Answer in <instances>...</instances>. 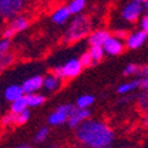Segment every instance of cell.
<instances>
[{
	"instance_id": "1",
	"label": "cell",
	"mask_w": 148,
	"mask_h": 148,
	"mask_svg": "<svg viewBox=\"0 0 148 148\" xmlns=\"http://www.w3.org/2000/svg\"><path fill=\"white\" fill-rule=\"evenodd\" d=\"M77 140L91 148H108L115 139L114 131L101 121L86 120L77 128Z\"/></svg>"
},
{
	"instance_id": "2",
	"label": "cell",
	"mask_w": 148,
	"mask_h": 148,
	"mask_svg": "<svg viewBox=\"0 0 148 148\" xmlns=\"http://www.w3.org/2000/svg\"><path fill=\"white\" fill-rule=\"evenodd\" d=\"M91 27H92V23L88 16H84V15L76 16L64 35V41L75 43V41L82 40L91 32Z\"/></svg>"
},
{
	"instance_id": "3",
	"label": "cell",
	"mask_w": 148,
	"mask_h": 148,
	"mask_svg": "<svg viewBox=\"0 0 148 148\" xmlns=\"http://www.w3.org/2000/svg\"><path fill=\"white\" fill-rule=\"evenodd\" d=\"M24 1L21 0H0V17L3 19H15L21 11Z\"/></svg>"
},
{
	"instance_id": "4",
	"label": "cell",
	"mask_w": 148,
	"mask_h": 148,
	"mask_svg": "<svg viewBox=\"0 0 148 148\" xmlns=\"http://www.w3.org/2000/svg\"><path fill=\"white\" fill-rule=\"evenodd\" d=\"M141 11H143V1L140 0H135V1H131L128 3L123 10V17L128 21H136L138 17L140 16Z\"/></svg>"
},
{
	"instance_id": "5",
	"label": "cell",
	"mask_w": 148,
	"mask_h": 148,
	"mask_svg": "<svg viewBox=\"0 0 148 148\" xmlns=\"http://www.w3.org/2000/svg\"><path fill=\"white\" fill-rule=\"evenodd\" d=\"M90 111L88 110H80V108L76 107L75 111H73L72 114H71V116L68 117V124L69 127L72 128H79L80 125H82L84 121H86V119L88 116H90Z\"/></svg>"
},
{
	"instance_id": "6",
	"label": "cell",
	"mask_w": 148,
	"mask_h": 148,
	"mask_svg": "<svg viewBox=\"0 0 148 148\" xmlns=\"http://www.w3.org/2000/svg\"><path fill=\"white\" fill-rule=\"evenodd\" d=\"M82 64L77 59H71L68 62L63 66V71H64V77L66 79H72V77H76L82 72Z\"/></svg>"
},
{
	"instance_id": "7",
	"label": "cell",
	"mask_w": 148,
	"mask_h": 148,
	"mask_svg": "<svg viewBox=\"0 0 148 148\" xmlns=\"http://www.w3.org/2000/svg\"><path fill=\"white\" fill-rule=\"evenodd\" d=\"M43 77L41 76H34V77H29L27 79L23 84H21V90L23 92L27 93V95H32L35 91H38L39 88L43 87Z\"/></svg>"
},
{
	"instance_id": "8",
	"label": "cell",
	"mask_w": 148,
	"mask_h": 148,
	"mask_svg": "<svg viewBox=\"0 0 148 148\" xmlns=\"http://www.w3.org/2000/svg\"><path fill=\"white\" fill-rule=\"evenodd\" d=\"M123 43H121L119 39H116L114 36H111L107 41H106V44L103 45V49L107 52L108 55H119L123 52Z\"/></svg>"
},
{
	"instance_id": "9",
	"label": "cell",
	"mask_w": 148,
	"mask_h": 148,
	"mask_svg": "<svg viewBox=\"0 0 148 148\" xmlns=\"http://www.w3.org/2000/svg\"><path fill=\"white\" fill-rule=\"evenodd\" d=\"M111 38L110 32L100 29V31H95L90 35V44L91 47H103L106 44V41Z\"/></svg>"
},
{
	"instance_id": "10",
	"label": "cell",
	"mask_w": 148,
	"mask_h": 148,
	"mask_svg": "<svg viewBox=\"0 0 148 148\" xmlns=\"http://www.w3.org/2000/svg\"><path fill=\"white\" fill-rule=\"evenodd\" d=\"M145 39H147V34H145L144 31L135 32V34L130 35L127 38V47L131 49H136L144 43Z\"/></svg>"
},
{
	"instance_id": "11",
	"label": "cell",
	"mask_w": 148,
	"mask_h": 148,
	"mask_svg": "<svg viewBox=\"0 0 148 148\" xmlns=\"http://www.w3.org/2000/svg\"><path fill=\"white\" fill-rule=\"evenodd\" d=\"M69 15H71V12L68 10V5H62L52 14V21L55 24H63L68 20Z\"/></svg>"
},
{
	"instance_id": "12",
	"label": "cell",
	"mask_w": 148,
	"mask_h": 148,
	"mask_svg": "<svg viewBox=\"0 0 148 148\" xmlns=\"http://www.w3.org/2000/svg\"><path fill=\"white\" fill-rule=\"evenodd\" d=\"M23 90H21V87L19 86H10L7 87V90H5V92H4V96H5V99L8 100V101H16V100L21 99L23 97Z\"/></svg>"
},
{
	"instance_id": "13",
	"label": "cell",
	"mask_w": 148,
	"mask_h": 148,
	"mask_svg": "<svg viewBox=\"0 0 148 148\" xmlns=\"http://www.w3.org/2000/svg\"><path fill=\"white\" fill-rule=\"evenodd\" d=\"M27 27H28L27 19H25L24 16H16L14 20L11 21V24L8 28H11V29L16 34V32H20V31H23V29H25Z\"/></svg>"
},
{
	"instance_id": "14",
	"label": "cell",
	"mask_w": 148,
	"mask_h": 148,
	"mask_svg": "<svg viewBox=\"0 0 148 148\" xmlns=\"http://www.w3.org/2000/svg\"><path fill=\"white\" fill-rule=\"evenodd\" d=\"M27 99H25V96H23L21 99L16 100V101H14L12 103V106H11V111H12V114L15 115H19L21 114V112H24V111H27Z\"/></svg>"
},
{
	"instance_id": "15",
	"label": "cell",
	"mask_w": 148,
	"mask_h": 148,
	"mask_svg": "<svg viewBox=\"0 0 148 148\" xmlns=\"http://www.w3.org/2000/svg\"><path fill=\"white\" fill-rule=\"evenodd\" d=\"M64 121H68V116L62 114V112L58 110H56L55 112H52L48 117V123L52 124V125H59V124H63Z\"/></svg>"
},
{
	"instance_id": "16",
	"label": "cell",
	"mask_w": 148,
	"mask_h": 148,
	"mask_svg": "<svg viewBox=\"0 0 148 148\" xmlns=\"http://www.w3.org/2000/svg\"><path fill=\"white\" fill-rule=\"evenodd\" d=\"M59 86H60V80L56 79L53 75L45 76L44 80H43V87L47 91H55V90H58Z\"/></svg>"
},
{
	"instance_id": "17",
	"label": "cell",
	"mask_w": 148,
	"mask_h": 148,
	"mask_svg": "<svg viewBox=\"0 0 148 148\" xmlns=\"http://www.w3.org/2000/svg\"><path fill=\"white\" fill-rule=\"evenodd\" d=\"M139 86H140V82H139V80H134V82H130V83H123L121 86L117 87V93L127 95V93H130L132 90L139 88Z\"/></svg>"
},
{
	"instance_id": "18",
	"label": "cell",
	"mask_w": 148,
	"mask_h": 148,
	"mask_svg": "<svg viewBox=\"0 0 148 148\" xmlns=\"http://www.w3.org/2000/svg\"><path fill=\"white\" fill-rule=\"evenodd\" d=\"M138 107L144 114V116L148 115V91L141 92L138 96Z\"/></svg>"
},
{
	"instance_id": "19",
	"label": "cell",
	"mask_w": 148,
	"mask_h": 148,
	"mask_svg": "<svg viewBox=\"0 0 148 148\" xmlns=\"http://www.w3.org/2000/svg\"><path fill=\"white\" fill-rule=\"evenodd\" d=\"M25 99H27L28 107H38V106H40V104L44 103L45 97L43 96V95H36V93H32V95H27V96H25Z\"/></svg>"
},
{
	"instance_id": "20",
	"label": "cell",
	"mask_w": 148,
	"mask_h": 148,
	"mask_svg": "<svg viewBox=\"0 0 148 148\" xmlns=\"http://www.w3.org/2000/svg\"><path fill=\"white\" fill-rule=\"evenodd\" d=\"M88 53H90V56L92 58L93 64H96L97 62H100V60L103 59L104 49H103V47H91Z\"/></svg>"
},
{
	"instance_id": "21",
	"label": "cell",
	"mask_w": 148,
	"mask_h": 148,
	"mask_svg": "<svg viewBox=\"0 0 148 148\" xmlns=\"http://www.w3.org/2000/svg\"><path fill=\"white\" fill-rule=\"evenodd\" d=\"M93 100H95L93 96H91V95H84V96H80L79 99H77L76 106H77V108H80V110H87V108L93 103Z\"/></svg>"
},
{
	"instance_id": "22",
	"label": "cell",
	"mask_w": 148,
	"mask_h": 148,
	"mask_svg": "<svg viewBox=\"0 0 148 148\" xmlns=\"http://www.w3.org/2000/svg\"><path fill=\"white\" fill-rule=\"evenodd\" d=\"M86 1L84 0H73V1H71V3L68 4V10L71 14H79L80 11L84 10V7H86Z\"/></svg>"
},
{
	"instance_id": "23",
	"label": "cell",
	"mask_w": 148,
	"mask_h": 148,
	"mask_svg": "<svg viewBox=\"0 0 148 148\" xmlns=\"http://www.w3.org/2000/svg\"><path fill=\"white\" fill-rule=\"evenodd\" d=\"M12 60H14V56L12 55H8V53L0 55V72H1L5 67L10 66L11 63H12Z\"/></svg>"
},
{
	"instance_id": "24",
	"label": "cell",
	"mask_w": 148,
	"mask_h": 148,
	"mask_svg": "<svg viewBox=\"0 0 148 148\" xmlns=\"http://www.w3.org/2000/svg\"><path fill=\"white\" fill-rule=\"evenodd\" d=\"M47 136H48V128L43 127L38 131V134L35 136V141H36V143H41V141H44L45 139H47Z\"/></svg>"
},
{
	"instance_id": "25",
	"label": "cell",
	"mask_w": 148,
	"mask_h": 148,
	"mask_svg": "<svg viewBox=\"0 0 148 148\" xmlns=\"http://www.w3.org/2000/svg\"><path fill=\"white\" fill-rule=\"evenodd\" d=\"M75 108L76 107H73L72 104H63V106H59L56 110L58 111H60L62 114H64V115H67V116H71V114H72L73 111H75Z\"/></svg>"
},
{
	"instance_id": "26",
	"label": "cell",
	"mask_w": 148,
	"mask_h": 148,
	"mask_svg": "<svg viewBox=\"0 0 148 148\" xmlns=\"http://www.w3.org/2000/svg\"><path fill=\"white\" fill-rule=\"evenodd\" d=\"M79 62H80V64H82V67H90L91 64H93L92 58L90 56L88 52H87V53H83L82 58L79 59Z\"/></svg>"
},
{
	"instance_id": "27",
	"label": "cell",
	"mask_w": 148,
	"mask_h": 148,
	"mask_svg": "<svg viewBox=\"0 0 148 148\" xmlns=\"http://www.w3.org/2000/svg\"><path fill=\"white\" fill-rule=\"evenodd\" d=\"M29 119V111H24V112H21V114L16 115V124H24L25 121Z\"/></svg>"
},
{
	"instance_id": "28",
	"label": "cell",
	"mask_w": 148,
	"mask_h": 148,
	"mask_svg": "<svg viewBox=\"0 0 148 148\" xmlns=\"http://www.w3.org/2000/svg\"><path fill=\"white\" fill-rule=\"evenodd\" d=\"M14 123H16V115L15 114L5 115V116L1 119V124H3V125H10V124H14Z\"/></svg>"
},
{
	"instance_id": "29",
	"label": "cell",
	"mask_w": 148,
	"mask_h": 148,
	"mask_svg": "<svg viewBox=\"0 0 148 148\" xmlns=\"http://www.w3.org/2000/svg\"><path fill=\"white\" fill-rule=\"evenodd\" d=\"M11 45V41L8 39H4V40L0 41V55H5V52L8 51Z\"/></svg>"
},
{
	"instance_id": "30",
	"label": "cell",
	"mask_w": 148,
	"mask_h": 148,
	"mask_svg": "<svg viewBox=\"0 0 148 148\" xmlns=\"http://www.w3.org/2000/svg\"><path fill=\"white\" fill-rule=\"evenodd\" d=\"M52 75L55 76L56 79L62 80V79H66L64 77V71H63V67H55L53 71H52Z\"/></svg>"
},
{
	"instance_id": "31",
	"label": "cell",
	"mask_w": 148,
	"mask_h": 148,
	"mask_svg": "<svg viewBox=\"0 0 148 148\" xmlns=\"http://www.w3.org/2000/svg\"><path fill=\"white\" fill-rule=\"evenodd\" d=\"M136 75L141 76V79H143V77H147L148 76V64H144V66H141V67H138Z\"/></svg>"
},
{
	"instance_id": "32",
	"label": "cell",
	"mask_w": 148,
	"mask_h": 148,
	"mask_svg": "<svg viewBox=\"0 0 148 148\" xmlns=\"http://www.w3.org/2000/svg\"><path fill=\"white\" fill-rule=\"evenodd\" d=\"M136 71H138V66L128 64V66L124 68V75H132V73H136Z\"/></svg>"
},
{
	"instance_id": "33",
	"label": "cell",
	"mask_w": 148,
	"mask_h": 148,
	"mask_svg": "<svg viewBox=\"0 0 148 148\" xmlns=\"http://www.w3.org/2000/svg\"><path fill=\"white\" fill-rule=\"evenodd\" d=\"M115 38L121 40V39H125L127 38V31H124V29H116L115 31Z\"/></svg>"
},
{
	"instance_id": "34",
	"label": "cell",
	"mask_w": 148,
	"mask_h": 148,
	"mask_svg": "<svg viewBox=\"0 0 148 148\" xmlns=\"http://www.w3.org/2000/svg\"><path fill=\"white\" fill-rule=\"evenodd\" d=\"M141 28H143V31L148 35V14L143 17V20H141Z\"/></svg>"
},
{
	"instance_id": "35",
	"label": "cell",
	"mask_w": 148,
	"mask_h": 148,
	"mask_svg": "<svg viewBox=\"0 0 148 148\" xmlns=\"http://www.w3.org/2000/svg\"><path fill=\"white\" fill-rule=\"evenodd\" d=\"M140 82V88H143V90H145V91H148V76L147 77H143V79H140L139 80Z\"/></svg>"
},
{
	"instance_id": "36",
	"label": "cell",
	"mask_w": 148,
	"mask_h": 148,
	"mask_svg": "<svg viewBox=\"0 0 148 148\" xmlns=\"http://www.w3.org/2000/svg\"><path fill=\"white\" fill-rule=\"evenodd\" d=\"M134 95L132 93H128V95H124L123 97H121L120 100H119V103H127V101H130V100H132L134 99Z\"/></svg>"
},
{
	"instance_id": "37",
	"label": "cell",
	"mask_w": 148,
	"mask_h": 148,
	"mask_svg": "<svg viewBox=\"0 0 148 148\" xmlns=\"http://www.w3.org/2000/svg\"><path fill=\"white\" fill-rule=\"evenodd\" d=\"M143 127H144L145 130L148 131V115H145L144 119H143Z\"/></svg>"
},
{
	"instance_id": "38",
	"label": "cell",
	"mask_w": 148,
	"mask_h": 148,
	"mask_svg": "<svg viewBox=\"0 0 148 148\" xmlns=\"http://www.w3.org/2000/svg\"><path fill=\"white\" fill-rule=\"evenodd\" d=\"M143 10L148 11V0H144V1H143Z\"/></svg>"
},
{
	"instance_id": "39",
	"label": "cell",
	"mask_w": 148,
	"mask_h": 148,
	"mask_svg": "<svg viewBox=\"0 0 148 148\" xmlns=\"http://www.w3.org/2000/svg\"><path fill=\"white\" fill-rule=\"evenodd\" d=\"M16 148H31V147H29L28 144H20V145H17Z\"/></svg>"
},
{
	"instance_id": "40",
	"label": "cell",
	"mask_w": 148,
	"mask_h": 148,
	"mask_svg": "<svg viewBox=\"0 0 148 148\" xmlns=\"http://www.w3.org/2000/svg\"><path fill=\"white\" fill-rule=\"evenodd\" d=\"M49 148H60V147H59V145H56V144H55V145H51V147H49Z\"/></svg>"
},
{
	"instance_id": "41",
	"label": "cell",
	"mask_w": 148,
	"mask_h": 148,
	"mask_svg": "<svg viewBox=\"0 0 148 148\" xmlns=\"http://www.w3.org/2000/svg\"><path fill=\"white\" fill-rule=\"evenodd\" d=\"M120 148H135V147H120Z\"/></svg>"
}]
</instances>
